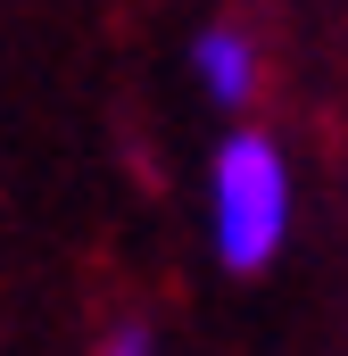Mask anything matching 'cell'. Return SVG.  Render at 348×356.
<instances>
[{
	"mask_svg": "<svg viewBox=\"0 0 348 356\" xmlns=\"http://www.w3.org/2000/svg\"><path fill=\"white\" fill-rule=\"evenodd\" d=\"M207 241H216L224 273L274 266V249L290 241V158L258 124L224 133L207 158Z\"/></svg>",
	"mask_w": 348,
	"mask_h": 356,
	"instance_id": "obj_1",
	"label": "cell"
},
{
	"mask_svg": "<svg viewBox=\"0 0 348 356\" xmlns=\"http://www.w3.org/2000/svg\"><path fill=\"white\" fill-rule=\"evenodd\" d=\"M191 83L207 91L224 116L258 108V91H265V50H258V33H249V25H232V17L199 25V42H191Z\"/></svg>",
	"mask_w": 348,
	"mask_h": 356,
	"instance_id": "obj_2",
	"label": "cell"
},
{
	"mask_svg": "<svg viewBox=\"0 0 348 356\" xmlns=\"http://www.w3.org/2000/svg\"><path fill=\"white\" fill-rule=\"evenodd\" d=\"M100 356H158V340L141 332V323H125V332H108V348Z\"/></svg>",
	"mask_w": 348,
	"mask_h": 356,
	"instance_id": "obj_3",
	"label": "cell"
}]
</instances>
